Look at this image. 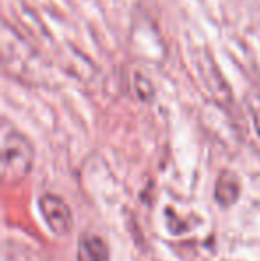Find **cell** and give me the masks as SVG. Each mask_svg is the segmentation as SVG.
Returning <instances> with one entry per match:
<instances>
[{
  "label": "cell",
  "instance_id": "5",
  "mask_svg": "<svg viewBox=\"0 0 260 261\" xmlns=\"http://www.w3.org/2000/svg\"><path fill=\"white\" fill-rule=\"evenodd\" d=\"M134 89H135V94H137L139 100L143 101H148L153 98V87L150 84V80L143 75H135L134 76Z\"/></svg>",
  "mask_w": 260,
  "mask_h": 261
},
{
  "label": "cell",
  "instance_id": "3",
  "mask_svg": "<svg viewBox=\"0 0 260 261\" xmlns=\"http://www.w3.org/2000/svg\"><path fill=\"white\" fill-rule=\"evenodd\" d=\"M241 192H243L241 179L233 171L226 169L218 176L214 187V199L218 204H221L223 208L233 206L241 199Z\"/></svg>",
  "mask_w": 260,
  "mask_h": 261
},
{
  "label": "cell",
  "instance_id": "4",
  "mask_svg": "<svg viewBox=\"0 0 260 261\" xmlns=\"http://www.w3.org/2000/svg\"><path fill=\"white\" fill-rule=\"evenodd\" d=\"M109 247L98 234L84 233L77 245V261H107Z\"/></svg>",
  "mask_w": 260,
  "mask_h": 261
},
{
  "label": "cell",
  "instance_id": "2",
  "mask_svg": "<svg viewBox=\"0 0 260 261\" xmlns=\"http://www.w3.org/2000/svg\"><path fill=\"white\" fill-rule=\"evenodd\" d=\"M41 215L45 217L46 226L57 237H68L73 229V213L64 199L54 194H45L39 201Z\"/></svg>",
  "mask_w": 260,
  "mask_h": 261
},
{
  "label": "cell",
  "instance_id": "1",
  "mask_svg": "<svg viewBox=\"0 0 260 261\" xmlns=\"http://www.w3.org/2000/svg\"><path fill=\"white\" fill-rule=\"evenodd\" d=\"M34 165V146L21 132L11 130L2 139V178L14 185L31 174Z\"/></svg>",
  "mask_w": 260,
  "mask_h": 261
},
{
  "label": "cell",
  "instance_id": "6",
  "mask_svg": "<svg viewBox=\"0 0 260 261\" xmlns=\"http://www.w3.org/2000/svg\"><path fill=\"white\" fill-rule=\"evenodd\" d=\"M251 112H253V121H255V126H257V132L260 135V101L253 105V109H251Z\"/></svg>",
  "mask_w": 260,
  "mask_h": 261
}]
</instances>
